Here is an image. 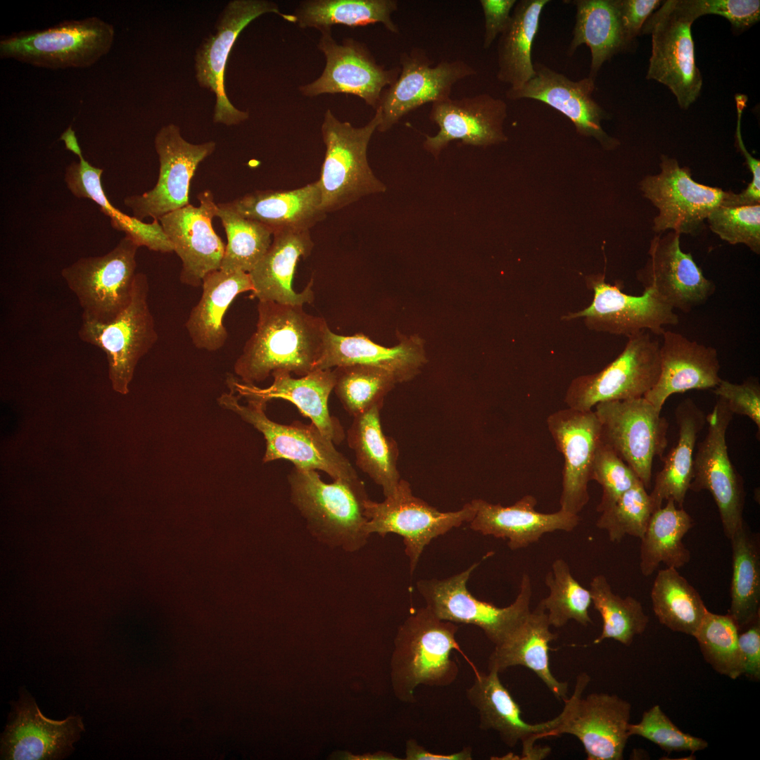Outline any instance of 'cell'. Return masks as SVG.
<instances>
[{"label":"cell","mask_w":760,"mask_h":760,"mask_svg":"<svg viewBox=\"0 0 760 760\" xmlns=\"http://www.w3.org/2000/svg\"><path fill=\"white\" fill-rule=\"evenodd\" d=\"M254 332L234 365L243 383H260L277 371L303 376L314 371L331 331L326 319L303 305L258 301Z\"/></svg>","instance_id":"1"},{"label":"cell","mask_w":760,"mask_h":760,"mask_svg":"<svg viewBox=\"0 0 760 760\" xmlns=\"http://www.w3.org/2000/svg\"><path fill=\"white\" fill-rule=\"evenodd\" d=\"M288 482L291 502L317 540L348 552L367 544L370 536L365 511L369 498L359 477L325 483L317 470L293 466Z\"/></svg>","instance_id":"2"},{"label":"cell","mask_w":760,"mask_h":760,"mask_svg":"<svg viewBox=\"0 0 760 760\" xmlns=\"http://www.w3.org/2000/svg\"><path fill=\"white\" fill-rule=\"evenodd\" d=\"M457 630L455 623L439 619L426 606L400 626L392 659L393 685L400 700L414 702L419 685L445 687L456 680L459 668L450 656L459 649Z\"/></svg>","instance_id":"3"},{"label":"cell","mask_w":760,"mask_h":760,"mask_svg":"<svg viewBox=\"0 0 760 760\" xmlns=\"http://www.w3.org/2000/svg\"><path fill=\"white\" fill-rule=\"evenodd\" d=\"M375 110L374 117L360 127L339 120L330 109L324 115L321 132L325 154L318 182L326 213L386 190L367 160L369 141L381 122L380 108Z\"/></svg>","instance_id":"4"},{"label":"cell","mask_w":760,"mask_h":760,"mask_svg":"<svg viewBox=\"0 0 760 760\" xmlns=\"http://www.w3.org/2000/svg\"><path fill=\"white\" fill-rule=\"evenodd\" d=\"M113 25L92 16L2 36L0 58L48 69L86 68L111 49Z\"/></svg>","instance_id":"5"},{"label":"cell","mask_w":760,"mask_h":760,"mask_svg":"<svg viewBox=\"0 0 760 760\" xmlns=\"http://www.w3.org/2000/svg\"><path fill=\"white\" fill-rule=\"evenodd\" d=\"M239 400L232 391L217 399L220 407L234 412L262 433L266 444L264 463L286 460L296 467L322 471L333 480L359 477L350 461L312 423L279 424L266 415L267 403L246 399L247 404L243 405Z\"/></svg>","instance_id":"6"},{"label":"cell","mask_w":760,"mask_h":760,"mask_svg":"<svg viewBox=\"0 0 760 760\" xmlns=\"http://www.w3.org/2000/svg\"><path fill=\"white\" fill-rule=\"evenodd\" d=\"M697 19L686 0H667L647 18L640 32L652 35L646 79L667 87L683 110L697 99L702 87L691 30Z\"/></svg>","instance_id":"7"},{"label":"cell","mask_w":760,"mask_h":760,"mask_svg":"<svg viewBox=\"0 0 760 760\" xmlns=\"http://www.w3.org/2000/svg\"><path fill=\"white\" fill-rule=\"evenodd\" d=\"M479 563L443 579H421L417 588L427 607L439 619L480 628L494 645L509 637L531 612L533 595L529 576H522L514 601L505 607L475 597L467 588L471 574Z\"/></svg>","instance_id":"8"},{"label":"cell","mask_w":760,"mask_h":760,"mask_svg":"<svg viewBox=\"0 0 760 760\" xmlns=\"http://www.w3.org/2000/svg\"><path fill=\"white\" fill-rule=\"evenodd\" d=\"M139 246L125 235L108 253L80 258L61 271L82 310V321L108 324L129 304Z\"/></svg>","instance_id":"9"},{"label":"cell","mask_w":760,"mask_h":760,"mask_svg":"<svg viewBox=\"0 0 760 760\" xmlns=\"http://www.w3.org/2000/svg\"><path fill=\"white\" fill-rule=\"evenodd\" d=\"M476 512L474 500L457 511L441 512L415 496L410 483L401 479L395 490L384 501L369 499L366 502L365 529L369 536L377 533L385 537L388 533H395L402 536L412 575L425 547L433 539L469 523Z\"/></svg>","instance_id":"10"},{"label":"cell","mask_w":760,"mask_h":760,"mask_svg":"<svg viewBox=\"0 0 760 760\" xmlns=\"http://www.w3.org/2000/svg\"><path fill=\"white\" fill-rule=\"evenodd\" d=\"M149 285L144 273H137L131 301L112 322L96 324L82 321L78 335L106 355L108 376L113 390L129 393V385L139 360L158 340L148 296Z\"/></svg>","instance_id":"11"},{"label":"cell","mask_w":760,"mask_h":760,"mask_svg":"<svg viewBox=\"0 0 760 760\" xmlns=\"http://www.w3.org/2000/svg\"><path fill=\"white\" fill-rule=\"evenodd\" d=\"M659 347L647 331L628 336L623 351L604 368L571 380L564 399L567 407L590 411L600 403L644 397L659 376Z\"/></svg>","instance_id":"12"},{"label":"cell","mask_w":760,"mask_h":760,"mask_svg":"<svg viewBox=\"0 0 760 760\" xmlns=\"http://www.w3.org/2000/svg\"><path fill=\"white\" fill-rule=\"evenodd\" d=\"M594 408L600 423L602 441L649 488L654 459L663 458L668 443L666 419L644 397L602 402Z\"/></svg>","instance_id":"13"},{"label":"cell","mask_w":760,"mask_h":760,"mask_svg":"<svg viewBox=\"0 0 760 760\" xmlns=\"http://www.w3.org/2000/svg\"><path fill=\"white\" fill-rule=\"evenodd\" d=\"M590 677L580 673L562 718L551 737L569 734L582 743L588 760H621L628 737L631 704L616 695L591 693L583 697Z\"/></svg>","instance_id":"14"},{"label":"cell","mask_w":760,"mask_h":760,"mask_svg":"<svg viewBox=\"0 0 760 760\" xmlns=\"http://www.w3.org/2000/svg\"><path fill=\"white\" fill-rule=\"evenodd\" d=\"M273 13L291 23L293 14H285L277 4L267 0H232L219 15L215 32L205 38L196 51V79L199 86L215 95L213 122L234 125L246 120L248 111L239 110L226 94L224 72L229 53L240 33L259 16Z\"/></svg>","instance_id":"15"},{"label":"cell","mask_w":760,"mask_h":760,"mask_svg":"<svg viewBox=\"0 0 760 760\" xmlns=\"http://www.w3.org/2000/svg\"><path fill=\"white\" fill-rule=\"evenodd\" d=\"M660 172L645 177L640 182L644 196L658 209L653 230H667L695 236L704 227L709 213L723 203L729 191L699 184L692 178L690 170L678 162L661 156Z\"/></svg>","instance_id":"16"},{"label":"cell","mask_w":760,"mask_h":760,"mask_svg":"<svg viewBox=\"0 0 760 760\" xmlns=\"http://www.w3.org/2000/svg\"><path fill=\"white\" fill-rule=\"evenodd\" d=\"M154 147L159 159L155 186L124 199L125 205L140 220L148 217L159 220L189 204L191 180L198 165L214 152L216 143H190L182 137L180 128L171 123L158 131Z\"/></svg>","instance_id":"17"},{"label":"cell","mask_w":760,"mask_h":760,"mask_svg":"<svg viewBox=\"0 0 760 760\" xmlns=\"http://www.w3.org/2000/svg\"><path fill=\"white\" fill-rule=\"evenodd\" d=\"M733 415L726 402L718 398L706 417L708 431L698 444L689 487L695 492L707 490L711 494L729 540L745 521V502L744 482L730 460L726 445V431Z\"/></svg>","instance_id":"18"},{"label":"cell","mask_w":760,"mask_h":760,"mask_svg":"<svg viewBox=\"0 0 760 760\" xmlns=\"http://www.w3.org/2000/svg\"><path fill=\"white\" fill-rule=\"evenodd\" d=\"M586 282L593 301L582 310L563 315L562 320L583 318L590 330L627 337L642 331L661 335L665 326L679 322L673 309L651 288L632 296L623 293L621 284L607 283L604 275L590 276Z\"/></svg>","instance_id":"19"},{"label":"cell","mask_w":760,"mask_h":760,"mask_svg":"<svg viewBox=\"0 0 760 760\" xmlns=\"http://www.w3.org/2000/svg\"><path fill=\"white\" fill-rule=\"evenodd\" d=\"M318 49L325 57L321 75L310 83L300 86L305 96L324 94L355 95L375 110L384 89L398 78L400 69L386 70L378 64L367 46L352 38L337 42L331 30L321 32Z\"/></svg>","instance_id":"20"},{"label":"cell","mask_w":760,"mask_h":760,"mask_svg":"<svg viewBox=\"0 0 760 760\" xmlns=\"http://www.w3.org/2000/svg\"><path fill=\"white\" fill-rule=\"evenodd\" d=\"M400 63L399 75L384 90L378 106L381 113L377 128L380 132L390 129L403 116L426 103L450 98L457 82L476 73L474 68L460 59L443 61L431 67L428 56L419 48L401 53Z\"/></svg>","instance_id":"21"},{"label":"cell","mask_w":760,"mask_h":760,"mask_svg":"<svg viewBox=\"0 0 760 760\" xmlns=\"http://www.w3.org/2000/svg\"><path fill=\"white\" fill-rule=\"evenodd\" d=\"M547 430L564 457L560 509L578 514L588 503V483L601 426L593 410L566 407L548 415Z\"/></svg>","instance_id":"22"},{"label":"cell","mask_w":760,"mask_h":760,"mask_svg":"<svg viewBox=\"0 0 760 760\" xmlns=\"http://www.w3.org/2000/svg\"><path fill=\"white\" fill-rule=\"evenodd\" d=\"M198 199V206L189 203L159 219L182 261L180 281L195 288L201 286L207 274L220 269L226 246L212 225L217 210L213 193L205 190Z\"/></svg>","instance_id":"23"},{"label":"cell","mask_w":760,"mask_h":760,"mask_svg":"<svg viewBox=\"0 0 760 760\" xmlns=\"http://www.w3.org/2000/svg\"><path fill=\"white\" fill-rule=\"evenodd\" d=\"M680 234L670 231L650 241L649 258L638 272L644 289L651 288L673 310L690 312L714 293V283L706 278L690 253L680 248Z\"/></svg>","instance_id":"24"},{"label":"cell","mask_w":760,"mask_h":760,"mask_svg":"<svg viewBox=\"0 0 760 760\" xmlns=\"http://www.w3.org/2000/svg\"><path fill=\"white\" fill-rule=\"evenodd\" d=\"M466 697L477 711L479 728L497 732L502 742L511 748L520 742L521 759H541L549 754L550 748L536 747L535 742L550 737L562 721V713L546 722H526L520 707L494 671L477 672L473 684L466 690Z\"/></svg>","instance_id":"25"},{"label":"cell","mask_w":760,"mask_h":760,"mask_svg":"<svg viewBox=\"0 0 760 760\" xmlns=\"http://www.w3.org/2000/svg\"><path fill=\"white\" fill-rule=\"evenodd\" d=\"M535 76L505 96L509 100L533 99L545 103L567 117L578 133L596 139L604 148L612 149L619 141L602 129L609 114L593 98L595 80L590 76L574 81L543 63L534 64Z\"/></svg>","instance_id":"26"},{"label":"cell","mask_w":760,"mask_h":760,"mask_svg":"<svg viewBox=\"0 0 760 760\" xmlns=\"http://www.w3.org/2000/svg\"><path fill=\"white\" fill-rule=\"evenodd\" d=\"M507 117L506 102L487 93L432 103L430 120L439 131L426 136L424 148L438 157L450 142L486 147L505 142L503 125Z\"/></svg>","instance_id":"27"},{"label":"cell","mask_w":760,"mask_h":760,"mask_svg":"<svg viewBox=\"0 0 760 760\" xmlns=\"http://www.w3.org/2000/svg\"><path fill=\"white\" fill-rule=\"evenodd\" d=\"M1 737V754L9 760L55 759L71 752L84 731L82 718L55 721L45 717L34 699L22 695L15 703Z\"/></svg>","instance_id":"28"},{"label":"cell","mask_w":760,"mask_h":760,"mask_svg":"<svg viewBox=\"0 0 760 760\" xmlns=\"http://www.w3.org/2000/svg\"><path fill=\"white\" fill-rule=\"evenodd\" d=\"M272 376V384L264 388L243 383L233 376L227 377V384L230 391L246 399L267 403L272 399L289 401L334 444H340L344 440L343 426L328 408L329 397L335 384L331 369L314 370L298 378L292 377L291 373L285 371L274 372Z\"/></svg>","instance_id":"29"},{"label":"cell","mask_w":760,"mask_h":760,"mask_svg":"<svg viewBox=\"0 0 760 760\" xmlns=\"http://www.w3.org/2000/svg\"><path fill=\"white\" fill-rule=\"evenodd\" d=\"M661 336L659 376L644 395L659 413L670 395L693 389L714 388L721 381L716 349L669 330Z\"/></svg>","instance_id":"30"},{"label":"cell","mask_w":760,"mask_h":760,"mask_svg":"<svg viewBox=\"0 0 760 760\" xmlns=\"http://www.w3.org/2000/svg\"><path fill=\"white\" fill-rule=\"evenodd\" d=\"M473 500L476 512L469 523L470 528L483 536L507 540L512 550L526 548L548 533L571 532L580 521L578 514L560 509L552 513L538 512L537 500L532 495L523 496L510 506L483 499Z\"/></svg>","instance_id":"31"},{"label":"cell","mask_w":760,"mask_h":760,"mask_svg":"<svg viewBox=\"0 0 760 760\" xmlns=\"http://www.w3.org/2000/svg\"><path fill=\"white\" fill-rule=\"evenodd\" d=\"M314 247L310 230L281 229L273 233L272 243L260 261L248 272L258 301L303 305L312 303L311 281L296 292L293 280L298 260L307 258Z\"/></svg>","instance_id":"32"},{"label":"cell","mask_w":760,"mask_h":760,"mask_svg":"<svg viewBox=\"0 0 760 760\" xmlns=\"http://www.w3.org/2000/svg\"><path fill=\"white\" fill-rule=\"evenodd\" d=\"M546 612L539 602L518 628L495 647L489 656L488 670L498 673L522 666L531 670L559 700L567 699L568 683L558 680L550 666L549 644L557 635L550 631Z\"/></svg>","instance_id":"33"},{"label":"cell","mask_w":760,"mask_h":760,"mask_svg":"<svg viewBox=\"0 0 760 760\" xmlns=\"http://www.w3.org/2000/svg\"><path fill=\"white\" fill-rule=\"evenodd\" d=\"M426 362L422 341L405 338L393 347L380 346L362 334L342 336L330 331L327 349L314 370L360 364L384 369L398 383L414 377Z\"/></svg>","instance_id":"34"},{"label":"cell","mask_w":760,"mask_h":760,"mask_svg":"<svg viewBox=\"0 0 760 760\" xmlns=\"http://www.w3.org/2000/svg\"><path fill=\"white\" fill-rule=\"evenodd\" d=\"M241 215L277 230H310L326 217L318 180L291 190H257L232 201Z\"/></svg>","instance_id":"35"},{"label":"cell","mask_w":760,"mask_h":760,"mask_svg":"<svg viewBox=\"0 0 760 760\" xmlns=\"http://www.w3.org/2000/svg\"><path fill=\"white\" fill-rule=\"evenodd\" d=\"M201 286V298L191 309L185 327L196 348L214 352L223 348L228 338L223 322L229 307L238 295L252 293L253 286L248 272L220 269L207 274Z\"/></svg>","instance_id":"36"},{"label":"cell","mask_w":760,"mask_h":760,"mask_svg":"<svg viewBox=\"0 0 760 760\" xmlns=\"http://www.w3.org/2000/svg\"><path fill=\"white\" fill-rule=\"evenodd\" d=\"M678 427L676 445L663 457V469L658 472L650 497L655 510L664 500L671 498L683 508L692 479L694 450L699 432L707 421L704 412L690 398L683 400L675 410Z\"/></svg>","instance_id":"37"},{"label":"cell","mask_w":760,"mask_h":760,"mask_svg":"<svg viewBox=\"0 0 760 760\" xmlns=\"http://www.w3.org/2000/svg\"><path fill=\"white\" fill-rule=\"evenodd\" d=\"M572 2L576 9V23L567 53L571 56L581 45H587L591 54L588 76L595 80L604 63L627 51L633 42L628 39L623 30L617 0Z\"/></svg>","instance_id":"38"},{"label":"cell","mask_w":760,"mask_h":760,"mask_svg":"<svg viewBox=\"0 0 760 760\" xmlns=\"http://www.w3.org/2000/svg\"><path fill=\"white\" fill-rule=\"evenodd\" d=\"M381 408L376 405L353 417L346 436L357 466L381 488L386 497L395 490L401 477L397 466L398 446L394 438L383 431Z\"/></svg>","instance_id":"39"},{"label":"cell","mask_w":760,"mask_h":760,"mask_svg":"<svg viewBox=\"0 0 760 760\" xmlns=\"http://www.w3.org/2000/svg\"><path fill=\"white\" fill-rule=\"evenodd\" d=\"M550 0L517 1L505 30L500 35L497 78L511 88H517L536 75L532 46L537 35L542 12Z\"/></svg>","instance_id":"40"},{"label":"cell","mask_w":760,"mask_h":760,"mask_svg":"<svg viewBox=\"0 0 760 760\" xmlns=\"http://www.w3.org/2000/svg\"><path fill=\"white\" fill-rule=\"evenodd\" d=\"M666 501L665 507L653 512L640 538V569L644 576H651L661 563L678 569L690 560L683 539L693 526L692 519L673 500Z\"/></svg>","instance_id":"41"},{"label":"cell","mask_w":760,"mask_h":760,"mask_svg":"<svg viewBox=\"0 0 760 760\" xmlns=\"http://www.w3.org/2000/svg\"><path fill=\"white\" fill-rule=\"evenodd\" d=\"M730 540L733 572L728 614L740 631L760 616L759 538L745 521Z\"/></svg>","instance_id":"42"},{"label":"cell","mask_w":760,"mask_h":760,"mask_svg":"<svg viewBox=\"0 0 760 760\" xmlns=\"http://www.w3.org/2000/svg\"><path fill=\"white\" fill-rule=\"evenodd\" d=\"M397 9L395 0H306L299 4L293 15L299 27L316 28L321 32L335 25L355 27L381 23L398 33L391 18Z\"/></svg>","instance_id":"43"},{"label":"cell","mask_w":760,"mask_h":760,"mask_svg":"<svg viewBox=\"0 0 760 760\" xmlns=\"http://www.w3.org/2000/svg\"><path fill=\"white\" fill-rule=\"evenodd\" d=\"M650 596L660 623L675 632L694 636L708 611L697 590L673 567L657 572Z\"/></svg>","instance_id":"44"},{"label":"cell","mask_w":760,"mask_h":760,"mask_svg":"<svg viewBox=\"0 0 760 760\" xmlns=\"http://www.w3.org/2000/svg\"><path fill=\"white\" fill-rule=\"evenodd\" d=\"M227 243L220 270L250 272L269 248L273 232L267 226L239 214L229 202L217 203Z\"/></svg>","instance_id":"45"},{"label":"cell","mask_w":760,"mask_h":760,"mask_svg":"<svg viewBox=\"0 0 760 760\" xmlns=\"http://www.w3.org/2000/svg\"><path fill=\"white\" fill-rule=\"evenodd\" d=\"M589 590L592 604L602 619V632L594 644L613 639L629 646L636 635L645 632L649 618L640 601L631 596L621 597L615 594L602 574L593 578Z\"/></svg>","instance_id":"46"},{"label":"cell","mask_w":760,"mask_h":760,"mask_svg":"<svg viewBox=\"0 0 760 760\" xmlns=\"http://www.w3.org/2000/svg\"><path fill=\"white\" fill-rule=\"evenodd\" d=\"M334 391L351 417L383 407L386 395L398 384L389 372L374 367L347 364L334 367Z\"/></svg>","instance_id":"47"},{"label":"cell","mask_w":760,"mask_h":760,"mask_svg":"<svg viewBox=\"0 0 760 760\" xmlns=\"http://www.w3.org/2000/svg\"><path fill=\"white\" fill-rule=\"evenodd\" d=\"M545 583L549 594L540 603L546 612L550 626L559 628L571 620L583 626L593 623L589 614L592 604L590 590L574 577L564 559L559 558L553 562Z\"/></svg>","instance_id":"48"},{"label":"cell","mask_w":760,"mask_h":760,"mask_svg":"<svg viewBox=\"0 0 760 760\" xmlns=\"http://www.w3.org/2000/svg\"><path fill=\"white\" fill-rule=\"evenodd\" d=\"M739 628L728 614L706 613L694 636L705 661L718 673L731 679L741 675Z\"/></svg>","instance_id":"49"},{"label":"cell","mask_w":760,"mask_h":760,"mask_svg":"<svg viewBox=\"0 0 760 760\" xmlns=\"http://www.w3.org/2000/svg\"><path fill=\"white\" fill-rule=\"evenodd\" d=\"M654 512L650 495L640 483L602 512L596 526L605 530L612 542H619L626 535L640 539Z\"/></svg>","instance_id":"50"},{"label":"cell","mask_w":760,"mask_h":760,"mask_svg":"<svg viewBox=\"0 0 760 760\" xmlns=\"http://www.w3.org/2000/svg\"><path fill=\"white\" fill-rule=\"evenodd\" d=\"M60 140L66 148L79 158V162H72L65 171L66 186L77 198H89L94 201L101 210L110 219L111 225L120 220L125 213L114 207L108 199L102 187L101 177L103 170L91 165L87 161L77 141L75 131L69 127L61 136Z\"/></svg>","instance_id":"51"},{"label":"cell","mask_w":760,"mask_h":760,"mask_svg":"<svg viewBox=\"0 0 760 760\" xmlns=\"http://www.w3.org/2000/svg\"><path fill=\"white\" fill-rule=\"evenodd\" d=\"M707 220L710 229L722 240L733 245L744 244L754 253H760V204L720 205Z\"/></svg>","instance_id":"52"},{"label":"cell","mask_w":760,"mask_h":760,"mask_svg":"<svg viewBox=\"0 0 760 760\" xmlns=\"http://www.w3.org/2000/svg\"><path fill=\"white\" fill-rule=\"evenodd\" d=\"M590 478L602 487L601 500L597 506L600 513L612 506L626 491L642 483L635 472L602 441L594 457Z\"/></svg>","instance_id":"53"},{"label":"cell","mask_w":760,"mask_h":760,"mask_svg":"<svg viewBox=\"0 0 760 760\" xmlns=\"http://www.w3.org/2000/svg\"><path fill=\"white\" fill-rule=\"evenodd\" d=\"M628 735L642 737L668 753L695 752L708 747L705 740L681 731L659 705H654L645 711L640 722L630 723Z\"/></svg>","instance_id":"54"},{"label":"cell","mask_w":760,"mask_h":760,"mask_svg":"<svg viewBox=\"0 0 760 760\" xmlns=\"http://www.w3.org/2000/svg\"><path fill=\"white\" fill-rule=\"evenodd\" d=\"M698 18L717 15L726 18L736 30H745L759 21V0H686Z\"/></svg>","instance_id":"55"},{"label":"cell","mask_w":760,"mask_h":760,"mask_svg":"<svg viewBox=\"0 0 760 760\" xmlns=\"http://www.w3.org/2000/svg\"><path fill=\"white\" fill-rule=\"evenodd\" d=\"M714 393L723 399L733 414L748 417L760 431V384L750 377L740 384L721 379Z\"/></svg>","instance_id":"56"},{"label":"cell","mask_w":760,"mask_h":760,"mask_svg":"<svg viewBox=\"0 0 760 760\" xmlns=\"http://www.w3.org/2000/svg\"><path fill=\"white\" fill-rule=\"evenodd\" d=\"M115 229L125 233L140 247L163 253L174 252L173 246L166 235L159 220L145 223L134 216L127 215L117 224Z\"/></svg>","instance_id":"57"},{"label":"cell","mask_w":760,"mask_h":760,"mask_svg":"<svg viewBox=\"0 0 760 760\" xmlns=\"http://www.w3.org/2000/svg\"><path fill=\"white\" fill-rule=\"evenodd\" d=\"M742 629L745 631L742 633L739 632L738 635L741 675L759 680L760 678V616Z\"/></svg>","instance_id":"58"},{"label":"cell","mask_w":760,"mask_h":760,"mask_svg":"<svg viewBox=\"0 0 760 760\" xmlns=\"http://www.w3.org/2000/svg\"><path fill=\"white\" fill-rule=\"evenodd\" d=\"M516 0H480L484 16L483 48L488 49L505 30L511 18Z\"/></svg>","instance_id":"59"},{"label":"cell","mask_w":760,"mask_h":760,"mask_svg":"<svg viewBox=\"0 0 760 760\" xmlns=\"http://www.w3.org/2000/svg\"><path fill=\"white\" fill-rule=\"evenodd\" d=\"M660 0H617L623 30L634 42L647 18L661 4Z\"/></svg>","instance_id":"60"},{"label":"cell","mask_w":760,"mask_h":760,"mask_svg":"<svg viewBox=\"0 0 760 760\" xmlns=\"http://www.w3.org/2000/svg\"><path fill=\"white\" fill-rule=\"evenodd\" d=\"M405 759L407 760H471L472 749L464 747L462 750L448 754H435L426 750L417 740L410 739L405 744Z\"/></svg>","instance_id":"61"}]
</instances>
